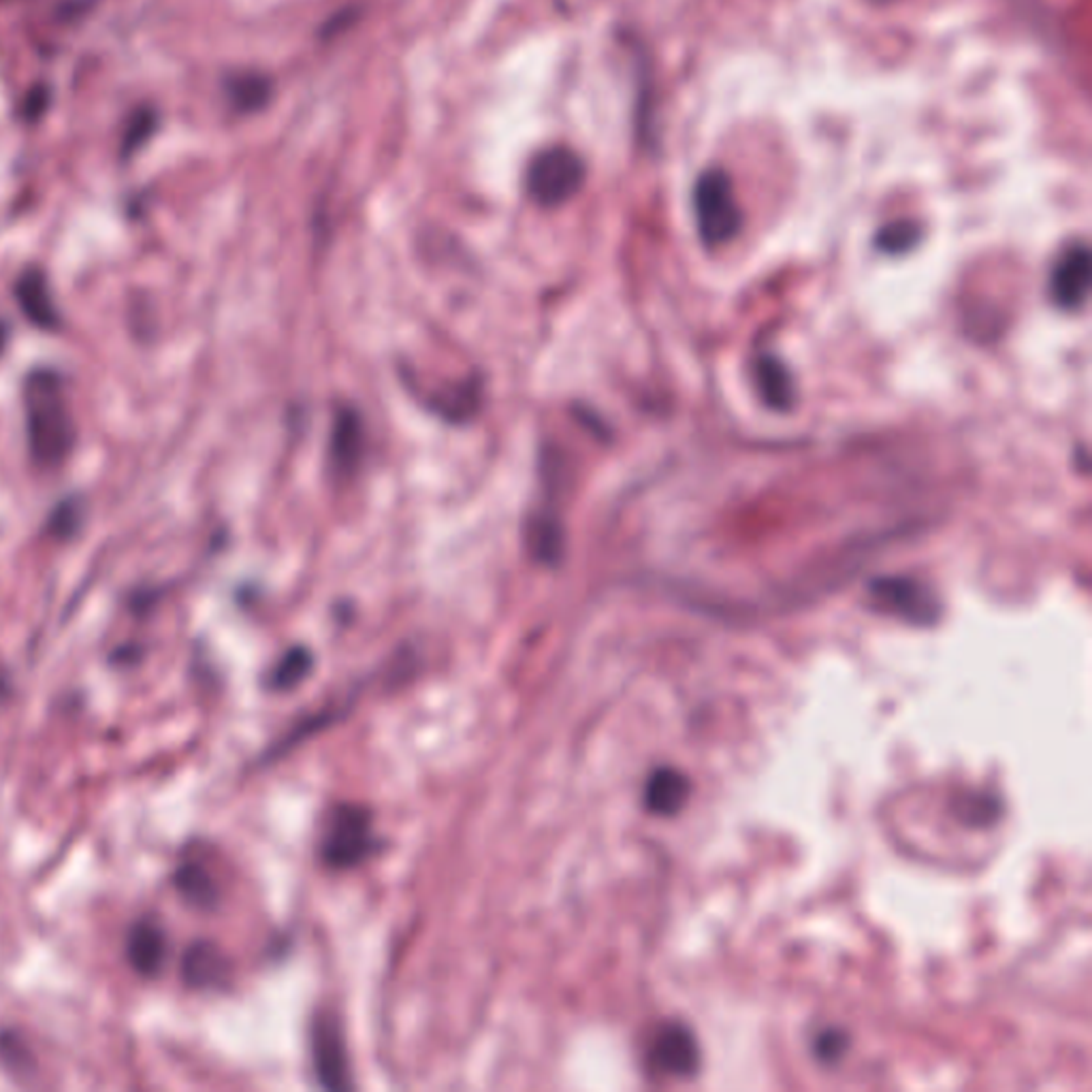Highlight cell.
Masks as SVG:
<instances>
[{
	"label": "cell",
	"instance_id": "cell-22",
	"mask_svg": "<svg viewBox=\"0 0 1092 1092\" xmlns=\"http://www.w3.org/2000/svg\"><path fill=\"white\" fill-rule=\"evenodd\" d=\"M871 3H879L881 5V3H890V0H871Z\"/></svg>",
	"mask_w": 1092,
	"mask_h": 1092
},
{
	"label": "cell",
	"instance_id": "cell-7",
	"mask_svg": "<svg viewBox=\"0 0 1092 1092\" xmlns=\"http://www.w3.org/2000/svg\"><path fill=\"white\" fill-rule=\"evenodd\" d=\"M1090 289V252L1084 243L1069 246L1060 258L1054 265L1050 291L1052 299L1065 308L1075 310L1079 308Z\"/></svg>",
	"mask_w": 1092,
	"mask_h": 1092
},
{
	"label": "cell",
	"instance_id": "cell-12",
	"mask_svg": "<svg viewBox=\"0 0 1092 1092\" xmlns=\"http://www.w3.org/2000/svg\"><path fill=\"white\" fill-rule=\"evenodd\" d=\"M316 1067L323 1081L331 1088L344 1086V1052L342 1044L335 1035V1029L329 1025H320L316 1039Z\"/></svg>",
	"mask_w": 1092,
	"mask_h": 1092
},
{
	"label": "cell",
	"instance_id": "cell-2",
	"mask_svg": "<svg viewBox=\"0 0 1092 1092\" xmlns=\"http://www.w3.org/2000/svg\"><path fill=\"white\" fill-rule=\"evenodd\" d=\"M694 214L706 246H723L743 227V212L735 197L733 179L723 169H706L694 187Z\"/></svg>",
	"mask_w": 1092,
	"mask_h": 1092
},
{
	"label": "cell",
	"instance_id": "cell-19",
	"mask_svg": "<svg viewBox=\"0 0 1092 1092\" xmlns=\"http://www.w3.org/2000/svg\"><path fill=\"white\" fill-rule=\"evenodd\" d=\"M150 131H152V116H150V114H145L143 118H139V120L135 122V129L129 133V139H126V148H124V152H129L131 148L139 145V143L150 135Z\"/></svg>",
	"mask_w": 1092,
	"mask_h": 1092
},
{
	"label": "cell",
	"instance_id": "cell-11",
	"mask_svg": "<svg viewBox=\"0 0 1092 1092\" xmlns=\"http://www.w3.org/2000/svg\"><path fill=\"white\" fill-rule=\"evenodd\" d=\"M227 971L229 967L225 954L210 941L193 943L187 950L184 960H181V975L193 988L218 986L227 977Z\"/></svg>",
	"mask_w": 1092,
	"mask_h": 1092
},
{
	"label": "cell",
	"instance_id": "cell-3",
	"mask_svg": "<svg viewBox=\"0 0 1092 1092\" xmlns=\"http://www.w3.org/2000/svg\"><path fill=\"white\" fill-rule=\"evenodd\" d=\"M585 179L581 156L564 145L540 152L527 171V191L540 206L553 208L572 199Z\"/></svg>",
	"mask_w": 1092,
	"mask_h": 1092
},
{
	"label": "cell",
	"instance_id": "cell-18",
	"mask_svg": "<svg viewBox=\"0 0 1092 1092\" xmlns=\"http://www.w3.org/2000/svg\"><path fill=\"white\" fill-rule=\"evenodd\" d=\"M267 83L262 79H254V77H243L239 81L233 83V95H235V101L237 105L250 110L252 105H258L265 101V93H267Z\"/></svg>",
	"mask_w": 1092,
	"mask_h": 1092
},
{
	"label": "cell",
	"instance_id": "cell-5",
	"mask_svg": "<svg viewBox=\"0 0 1092 1092\" xmlns=\"http://www.w3.org/2000/svg\"><path fill=\"white\" fill-rule=\"evenodd\" d=\"M871 591L879 606L912 623L927 625L939 615L937 600L922 585L909 579H881Z\"/></svg>",
	"mask_w": 1092,
	"mask_h": 1092
},
{
	"label": "cell",
	"instance_id": "cell-16",
	"mask_svg": "<svg viewBox=\"0 0 1092 1092\" xmlns=\"http://www.w3.org/2000/svg\"><path fill=\"white\" fill-rule=\"evenodd\" d=\"M310 666H312V660H310L308 651H304V649L291 651L278 666L276 675H273V683H276L278 687H293L295 683H299L306 677Z\"/></svg>",
	"mask_w": 1092,
	"mask_h": 1092
},
{
	"label": "cell",
	"instance_id": "cell-4",
	"mask_svg": "<svg viewBox=\"0 0 1092 1092\" xmlns=\"http://www.w3.org/2000/svg\"><path fill=\"white\" fill-rule=\"evenodd\" d=\"M370 843L372 831L368 813L356 806H339L329 819L323 854L331 866L346 869L370 852Z\"/></svg>",
	"mask_w": 1092,
	"mask_h": 1092
},
{
	"label": "cell",
	"instance_id": "cell-17",
	"mask_svg": "<svg viewBox=\"0 0 1092 1092\" xmlns=\"http://www.w3.org/2000/svg\"><path fill=\"white\" fill-rule=\"evenodd\" d=\"M815 1056L822 1062H837L850 1048V1037L843 1031L831 1029L815 1037Z\"/></svg>",
	"mask_w": 1092,
	"mask_h": 1092
},
{
	"label": "cell",
	"instance_id": "cell-15",
	"mask_svg": "<svg viewBox=\"0 0 1092 1092\" xmlns=\"http://www.w3.org/2000/svg\"><path fill=\"white\" fill-rule=\"evenodd\" d=\"M920 237V229L918 225L914 222H906V220H898L894 225H888L881 229L879 237H877V243L888 250V252H900V250H906L909 246H914Z\"/></svg>",
	"mask_w": 1092,
	"mask_h": 1092
},
{
	"label": "cell",
	"instance_id": "cell-20",
	"mask_svg": "<svg viewBox=\"0 0 1092 1092\" xmlns=\"http://www.w3.org/2000/svg\"><path fill=\"white\" fill-rule=\"evenodd\" d=\"M986 800H988V798H983V800H971L973 804H969V806H975V808H979V806H981V804H983ZM964 817H967V819H973V822H975V819H977V813H975V811L971 808L969 813H964Z\"/></svg>",
	"mask_w": 1092,
	"mask_h": 1092
},
{
	"label": "cell",
	"instance_id": "cell-9",
	"mask_svg": "<svg viewBox=\"0 0 1092 1092\" xmlns=\"http://www.w3.org/2000/svg\"><path fill=\"white\" fill-rule=\"evenodd\" d=\"M691 794L687 775L672 766H664L651 773L645 787V804L656 815H675L683 808Z\"/></svg>",
	"mask_w": 1092,
	"mask_h": 1092
},
{
	"label": "cell",
	"instance_id": "cell-21",
	"mask_svg": "<svg viewBox=\"0 0 1092 1092\" xmlns=\"http://www.w3.org/2000/svg\"><path fill=\"white\" fill-rule=\"evenodd\" d=\"M5 342H7V327H5L3 323H0V352H3Z\"/></svg>",
	"mask_w": 1092,
	"mask_h": 1092
},
{
	"label": "cell",
	"instance_id": "cell-10",
	"mask_svg": "<svg viewBox=\"0 0 1092 1092\" xmlns=\"http://www.w3.org/2000/svg\"><path fill=\"white\" fill-rule=\"evenodd\" d=\"M167 954V939L158 924L154 922H137L126 941V956L131 967L143 975L152 977L160 971Z\"/></svg>",
	"mask_w": 1092,
	"mask_h": 1092
},
{
	"label": "cell",
	"instance_id": "cell-14",
	"mask_svg": "<svg viewBox=\"0 0 1092 1092\" xmlns=\"http://www.w3.org/2000/svg\"><path fill=\"white\" fill-rule=\"evenodd\" d=\"M758 383L764 393L766 404L783 410L792 404V383L781 363L775 358H762L758 366Z\"/></svg>",
	"mask_w": 1092,
	"mask_h": 1092
},
{
	"label": "cell",
	"instance_id": "cell-8",
	"mask_svg": "<svg viewBox=\"0 0 1092 1092\" xmlns=\"http://www.w3.org/2000/svg\"><path fill=\"white\" fill-rule=\"evenodd\" d=\"M16 297L22 312L28 316L33 325L39 329L52 331L58 327V312L52 301V293L47 287V278L39 269H28L18 278Z\"/></svg>",
	"mask_w": 1092,
	"mask_h": 1092
},
{
	"label": "cell",
	"instance_id": "cell-1",
	"mask_svg": "<svg viewBox=\"0 0 1092 1092\" xmlns=\"http://www.w3.org/2000/svg\"><path fill=\"white\" fill-rule=\"evenodd\" d=\"M22 397L33 462L45 470L58 468L75 442V427L60 376L52 370H33L24 381Z\"/></svg>",
	"mask_w": 1092,
	"mask_h": 1092
},
{
	"label": "cell",
	"instance_id": "cell-6",
	"mask_svg": "<svg viewBox=\"0 0 1092 1092\" xmlns=\"http://www.w3.org/2000/svg\"><path fill=\"white\" fill-rule=\"evenodd\" d=\"M649 1058L658 1071L687 1077L698 1071L700 1048L694 1033L685 1025H664L654 1037Z\"/></svg>",
	"mask_w": 1092,
	"mask_h": 1092
},
{
	"label": "cell",
	"instance_id": "cell-13",
	"mask_svg": "<svg viewBox=\"0 0 1092 1092\" xmlns=\"http://www.w3.org/2000/svg\"><path fill=\"white\" fill-rule=\"evenodd\" d=\"M177 892L195 906H212L216 902V885L199 864H184L175 875Z\"/></svg>",
	"mask_w": 1092,
	"mask_h": 1092
}]
</instances>
